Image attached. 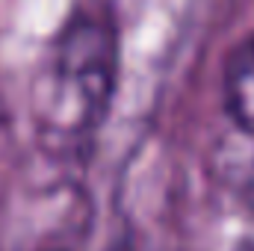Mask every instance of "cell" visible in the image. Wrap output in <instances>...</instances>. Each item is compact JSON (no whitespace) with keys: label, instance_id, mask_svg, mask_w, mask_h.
I'll return each instance as SVG.
<instances>
[{"label":"cell","instance_id":"obj_1","mask_svg":"<svg viewBox=\"0 0 254 251\" xmlns=\"http://www.w3.org/2000/svg\"><path fill=\"white\" fill-rule=\"evenodd\" d=\"M228 107L231 116L254 130V39L237 48L228 65Z\"/></svg>","mask_w":254,"mask_h":251},{"label":"cell","instance_id":"obj_2","mask_svg":"<svg viewBox=\"0 0 254 251\" xmlns=\"http://www.w3.org/2000/svg\"><path fill=\"white\" fill-rule=\"evenodd\" d=\"M246 195H249V204L254 207V166H252V175H249V184H246Z\"/></svg>","mask_w":254,"mask_h":251}]
</instances>
